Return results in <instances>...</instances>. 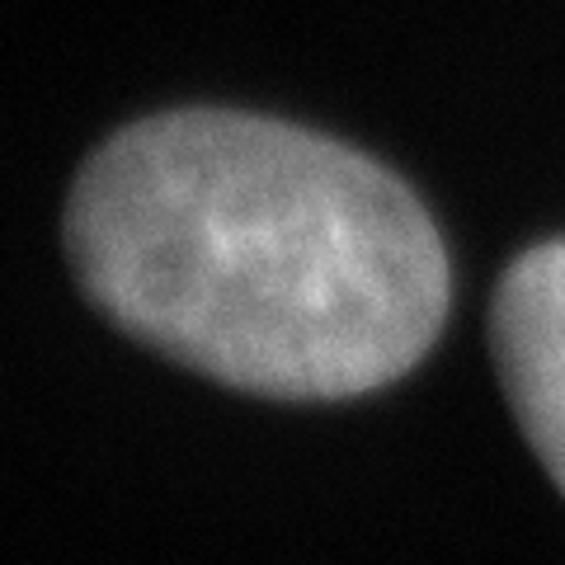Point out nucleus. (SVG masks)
<instances>
[{
	"instance_id": "nucleus-1",
	"label": "nucleus",
	"mask_w": 565,
	"mask_h": 565,
	"mask_svg": "<svg viewBox=\"0 0 565 565\" xmlns=\"http://www.w3.org/2000/svg\"><path fill=\"white\" fill-rule=\"evenodd\" d=\"M66 255L137 344L269 401L405 377L452 302L444 236L392 170L232 109L114 132L71 184Z\"/></svg>"
},
{
	"instance_id": "nucleus-2",
	"label": "nucleus",
	"mask_w": 565,
	"mask_h": 565,
	"mask_svg": "<svg viewBox=\"0 0 565 565\" xmlns=\"http://www.w3.org/2000/svg\"><path fill=\"white\" fill-rule=\"evenodd\" d=\"M490 349L523 438L565 494V241H542L504 269Z\"/></svg>"
}]
</instances>
